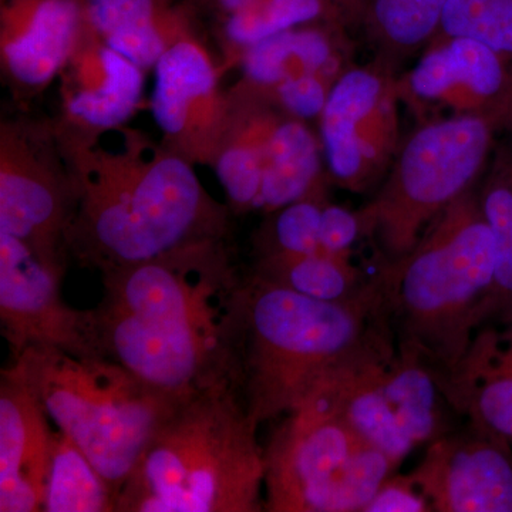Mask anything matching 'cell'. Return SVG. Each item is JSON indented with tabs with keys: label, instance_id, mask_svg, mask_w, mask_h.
Instances as JSON below:
<instances>
[{
	"label": "cell",
	"instance_id": "4316f807",
	"mask_svg": "<svg viewBox=\"0 0 512 512\" xmlns=\"http://www.w3.org/2000/svg\"><path fill=\"white\" fill-rule=\"evenodd\" d=\"M249 274L268 284L326 302H346L366 291L370 279L352 255L319 251L315 254H255Z\"/></svg>",
	"mask_w": 512,
	"mask_h": 512
},
{
	"label": "cell",
	"instance_id": "7402d4cb",
	"mask_svg": "<svg viewBox=\"0 0 512 512\" xmlns=\"http://www.w3.org/2000/svg\"><path fill=\"white\" fill-rule=\"evenodd\" d=\"M231 120L211 167L235 214L256 211L264 175L265 147L282 111L252 94L229 90Z\"/></svg>",
	"mask_w": 512,
	"mask_h": 512
},
{
	"label": "cell",
	"instance_id": "d6986e66",
	"mask_svg": "<svg viewBox=\"0 0 512 512\" xmlns=\"http://www.w3.org/2000/svg\"><path fill=\"white\" fill-rule=\"evenodd\" d=\"M437 379L457 416L512 444V322L478 329L458 365Z\"/></svg>",
	"mask_w": 512,
	"mask_h": 512
},
{
	"label": "cell",
	"instance_id": "ffe728a7",
	"mask_svg": "<svg viewBox=\"0 0 512 512\" xmlns=\"http://www.w3.org/2000/svg\"><path fill=\"white\" fill-rule=\"evenodd\" d=\"M394 348V339L380 343L336 370L311 396L322 400L360 439L400 467L416 446L404 433L383 389V360Z\"/></svg>",
	"mask_w": 512,
	"mask_h": 512
},
{
	"label": "cell",
	"instance_id": "8fae6325",
	"mask_svg": "<svg viewBox=\"0 0 512 512\" xmlns=\"http://www.w3.org/2000/svg\"><path fill=\"white\" fill-rule=\"evenodd\" d=\"M64 269L0 232V323L13 357L30 346L104 357L93 309L80 311L63 301Z\"/></svg>",
	"mask_w": 512,
	"mask_h": 512
},
{
	"label": "cell",
	"instance_id": "cb8c5ba5",
	"mask_svg": "<svg viewBox=\"0 0 512 512\" xmlns=\"http://www.w3.org/2000/svg\"><path fill=\"white\" fill-rule=\"evenodd\" d=\"M211 19L225 69L259 40L318 20H336L326 0H191Z\"/></svg>",
	"mask_w": 512,
	"mask_h": 512
},
{
	"label": "cell",
	"instance_id": "5bb4252c",
	"mask_svg": "<svg viewBox=\"0 0 512 512\" xmlns=\"http://www.w3.org/2000/svg\"><path fill=\"white\" fill-rule=\"evenodd\" d=\"M410 474L433 512H512V444L476 424L427 444Z\"/></svg>",
	"mask_w": 512,
	"mask_h": 512
},
{
	"label": "cell",
	"instance_id": "e575fe53",
	"mask_svg": "<svg viewBox=\"0 0 512 512\" xmlns=\"http://www.w3.org/2000/svg\"><path fill=\"white\" fill-rule=\"evenodd\" d=\"M372 0H326L333 16L349 32L362 29Z\"/></svg>",
	"mask_w": 512,
	"mask_h": 512
},
{
	"label": "cell",
	"instance_id": "83f0119b",
	"mask_svg": "<svg viewBox=\"0 0 512 512\" xmlns=\"http://www.w3.org/2000/svg\"><path fill=\"white\" fill-rule=\"evenodd\" d=\"M448 0H372L363 32L375 59L399 73L404 60L423 52L439 29Z\"/></svg>",
	"mask_w": 512,
	"mask_h": 512
},
{
	"label": "cell",
	"instance_id": "d4e9b609",
	"mask_svg": "<svg viewBox=\"0 0 512 512\" xmlns=\"http://www.w3.org/2000/svg\"><path fill=\"white\" fill-rule=\"evenodd\" d=\"M382 384L394 413L414 446L430 444L451 429L456 413L441 390L436 372L416 350L399 346L384 357Z\"/></svg>",
	"mask_w": 512,
	"mask_h": 512
},
{
	"label": "cell",
	"instance_id": "30bf717a",
	"mask_svg": "<svg viewBox=\"0 0 512 512\" xmlns=\"http://www.w3.org/2000/svg\"><path fill=\"white\" fill-rule=\"evenodd\" d=\"M397 77L373 57L352 66L330 90L319 116V138L329 180L352 192L382 183L400 140Z\"/></svg>",
	"mask_w": 512,
	"mask_h": 512
},
{
	"label": "cell",
	"instance_id": "836d02e7",
	"mask_svg": "<svg viewBox=\"0 0 512 512\" xmlns=\"http://www.w3.org/2000/svg\"><path fill=\"white\" fill-rule=\"evenodd\" d=\"M363 512H433L429 500L414 483L412 474L387 477Z\"/></svg>",
	"mask_w": 512,
	"mask_h": 512
},
{
	"label": "cell",
	"instance_id": "4dcf8cb0",
	"mask_svg": "<svg viewBox=\"0 0 512 512\" xmlns=\"http://www.w3.org/2000/svg\"><path fill=\"white\" fill-rule=\"evenodd\" d=\"M328 195L318 194L292 202L272 212L271 220L259 229L255 254L305 255L323 251L320 220Z\"/></svg>",
	"mask_w": 512,
	"mask_h": 512
},
{
	"label": "cell",
	"instance_id": "9c48e42d",
	"mask_svg": "<svg viewBox=\"0 0 512 512\" xmlns=\"http://www.w3.org/2000/svg\"><path fill=\"white\" fill-rule=\"evenodd\" d=\"M76 181L53 119L8 117L0 123V232L66 266Z\"/></svg>",
	"mask_w": 512,
	"mask_h": 512
},
{
	"label": "cell",
	"instance_id": "ac0fdd59",
	"mask_svg": "<svg viewBox=\"0 0 512 512\" xmlns=\"http://www.w3.org/2000/svg\"><path fill=\"white\" fill-rule=\"evenodd\" d=\"M350 32L335 20H318L276 33L248 47L239 59L242 77L232 89L264 94L279 84L320 76L338 82L355 66Z\"/></svg>",
	"mask_w": 512,
	"mask_h": 512
},
{
	"label": "cell",
	"instance_id": "1f68e13d",
	"mask_svg": "<svg viewBox=\"0 0 512 512\" xmlns=\"http://www.w3.org/2000/svg\"><path fill=\"white\" fill-rule=\"evenodd\" d=\"M333 86L335 82L325 77L308 76L279 84L256 97L269 101L288 116L311 121L319 119Z\"/></svg>",
	"mask_w": 512,
	"mask_h": 512
},
{
	"label": "cell",
	"instance_id": "277c9868",
	"mask_svg": "<svg viewBox=\"0 0 512 512\" xmlns=\"http://www.w3.org/2000/svg\"><path fill=\"white\" fill-rule=\"evenodd\" d=\"M232 384L181 400L117 497L116 512H261L265 451Z\"/></svg>",
	"mask_w": 512,
	"mask_h": 512
},
{
	"label": "cell",
	"instance_id": "5b68a950",
	"mask_svg": "<svg viewBox=\"0 0 512 512\" xmlns=\"http://www.w3.org/2000/svg\"><path fill=\"white\" fill-rule=\"evenodd\" d=\"M377 264L397 345L416 350L437 377L448 375L480 329L494 284V238L478 184L431 222L409 254Z\"/></svg>",
	"mask_w": 512,
	"mask_h": 512
},
{
	"label": "cell",
	"instance_id": "d6a6232c",
	"mask_svg": "<svg viewBox=\"0 0 512 512\" xmlns=\"http://www.w3.org/2000/svg\"><path fill=\"white\" fill-rule=\"evenodd\" d=\"M363 239L359 212L326 202L320 220V247L329 254L352 255L357 241Z\"/></svg>",
	"mask_w": 512,
	"mask_h": 512
},
{
	"label": "cell",
	"instance_id": "8992f818",
	"mask_svg": "<svg viewBox=\"0 0 512 512\" xmlns=\"http://www.w3.org/2000/svg\"><path fill=\"white\" fill-rule=\"evenodd\" d=\"M92 461L117 497L154 434L181 400L107 357L30 346L8 367ZM117 508V507H116Z\"/></svg>",
	"mask_w": 512,
	"mask_h": 512
},
{
	"label": "cell",
	"instance_id": "7c38bea8",
	"mask_svg": "<svg viewBox=\"0 0 512 512\" xmlns=\"http://www.w3.org/2000/svg\"><path fill=\"white\" fill-rule=\"evenodd\" d=\"M397 93L417 124L476 116L512 128V62L477 40H433L416 66L399 74Z\"/></svg>",
	"mask_w": 512,
	"mask_h": 512
},
{
	"label": "cell",
	"instance_id": "6da1fadb",
	"mask_svg": "<svg viewBox=\"0 0 512 512\" xmlns=\"http://www.w3.org/2000/svg\"><path fill=\"white\" fill-rule=\"evenodd\" d=\"M101 355L177 400L232 384L245 276L227 239L101 275ZM237 389V387H235Z\"/></svg>",
	"mask_w": 512,
	"mask_h": 512
},
{
	"label": "cell",
	"instance_id": "603a6c76",
	"mask_svg": "<svg viewBox=\"0 0 512 512\" xmlns=\"http://www.w3.org/2000/svg\"><path fill=\"white\" fill-rule=\"evenodd\" d=\"M323 160L322 143L308 121L282 111L266 143L256 211L269 215L292 202L325 194L329 175Z\"/></svg>",
	"mask_w": 512,
	"mask_h": 512
},
{
	"label": "cell",
	"instance_id": "4fadbf2b",
	"mask_svg": "<svg viewBox=\"0 0 512 512\" xmlns=\"http://www.w3.org/2000/svg\"><path fill=\"white\" fill-rule=\"evenodd\" d=\"M151 111L161 143L192 164L212 165L231 120L222 67L198 33L177 40L154 66Z\"/></svg>",
	"mask_w": 512,
	"mask_h": 512
},
{
	"label": "cell",
	"instance_id": "f546056e",
	"mask_svg": "<svg viewBox=\"0 0 512 512\" xmlns=\"http://www.w3.org/2000/svg\"><path fill=\"white\" fill-rule=\"evenodd\" d=\"M467 37L512 62V0H448L433 40Z\"/></svg>",
	"mask_w": 512,
	"mask_h": 512
},
{
	"label": "cell",
	"instance_id": "f1b7e54d",
	"mask_svg": "<svg viewBox=\"0 0 512 512\" xmlns=\"http://www.w3.org/2000/svg\"><path fill=\"white\" fill-rule=\"evenodd\" d=\"M117 494L80 447L53 433L52 464L43 512H116Z\"/></svg>",
	"mask_w": 512,
	"mask_h": 512
},
{
	"label": "cell",
	"instance_id": "44dd1931",
	"mask_svg": "<svg viewBox=\"0 0 512 512\" xmlns=\"http://www.w3.org/2000/svg\"><path fill=\"white\" fill-rule=\"evenodd\" d=\"M83 8L87 25L144 72L177 40L197 33L191 6L170 0H83Z\"/></svg>",
	"mask_w": 512,
	"mask_h": 512
},
{
	"label": "cell",
	"instance_id": "e0dca14e",
	"mask_svg": "<svg viewBox=\"0 0 512 512\" xmlns=\"http://www.w3.org/2000/svg\"><path fill=\"white\" fill-rule=\"evenodd\" d=\"M53 433L49 416L28 386L3 369L0 375V512L45 507Z\"/></svg>",
	"mask_w": 512,
	"mask_h": 512
},
{
	"label": "cell",
	"instance_id": "ba28073f",
	"mask_svg": "<svg viewBox=\"0 0 512 512\" xmlns=\"http://www.w3.org/2000/svg\"><path fill=\"white\" fill-rule=\"evenodd\" d=\"M264 451L269 512H363L399 468L316 396L282 417Z\"/></svg>",
	"mask_w": 512,
	"mask_h": 512
},
{
	"label": "cell",
	"instance_id": "484cf974",
	"mask_svg": "<svg viewBox=\"0 0 512 512\" xmlns=\"http://www.w3.org/2000/svg\"><path fill=\"white\" fill-rule=\"evenodd\" d=\"M478 197L495 245V275L480 328L512 322V128L500 134L478 183Z\"/></svg>",
	"mask_w": 512,
	"mask_h": 512
},
{
	"label": "cell",
	"instance_id": "7a4b0ae2",
	"mask_svg": "<svg viewBox=\"0 0 512 512\" xmlns=\"http://www.w3.org/2000/svg\"><path fill=\"white\" fill-rule=\"evenodd\" d=\"M56 130L76 181L67 248L80 264L104 275L228 238L232 211L208 194L187 158L127 124L96 134Z\"/></svg>",
	"mask_w": 512,
	"mask_h": 512
},
{
	"label": "cell",
	"instance_id": "2e32d148",
	"mask_svg": "<svg viewBox=\"0 0 512 512\" xmlns=\"http://www.w3.org/2000/svg\"><path fill=\"white\" fill-rule=\"evenodd\" d=\"M83 20V0L0 2V70L16 101L35 99L57 80Z\"/></svg>",
	"mask_w": 512,
	"mask_h": 512
},
{
	"label": "cell",
	"instance_id": "9a60e30c",
	"mask_svg": "<svg viewBox=\"0 0 512 512\" xmlns=\"http://www.w3.org/2000/svg\"><path fill=\"white\" fill-rule=\"evenodd\" d=\"M144 73L83 20L72 55L57 77L56 127L63 133L96 134L126 126L143 99Z\"/></svg>",
	"mask_w": 512,
	"mask_h": 512
},
{
	"label": "cell",
	"instance_id": "52a82bcc",
	"mask_svg": "<svg viewBox=\"0 0 512 512\" xmlns=\"http://www.w3.org/2000/svg\"><path fill=\"white\" fill-rule=\"evenodd\" d=\"M501 133L500 123L476 116L417 124L400 144L375 197L357 211L377 261L409 254L431 222L480 183Z\"/></svg>",
	"mask_w": 512,
	"mask_h": 512
},
{
	"label": "cell",
	"instance_id": "3957f363",
	"mask_svg": "<svg viewBox=\"0 0 512 512\" xmlns=\"http://www.w3.org/2000/svg\"><path fill=\"white\" fill-rule=\"evenodd\" d=\"M394 339L375 275L346 302L308 298L245 275L235 387L259 424L284 417L336 370Z\"/></svg>",
	"mask_w": 512,
	"mask_h": 512
}]
</instances>
